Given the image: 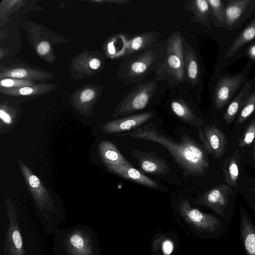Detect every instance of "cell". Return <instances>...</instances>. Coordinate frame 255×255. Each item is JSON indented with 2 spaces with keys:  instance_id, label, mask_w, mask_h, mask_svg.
Segmentation results:
<instances>
[{
  "instance_id": "1",
  "label": "cell",
  "mask_w": 255,
  "mask_h": 255,
  "mask_svg": "<svg viewBox=\"0 0 255 255\" xmlns=\"http://www.w3.org/2000/svg\"><path fill=\"white\" fill-rule=\"evenodd\" d=\"M118 135L124 137L145 139L159 144L170 153L186 176H202L209 168L207 152L187 133L182 134L180 141H176L160 133L154 124L150 123L134 130Z\"/></svg>"
},
{
  "instance_id": "2",
  "label": "cell",
  "mask_w": 255,
  "mask_h": 255,
  "mask_svg": "<svg viewBox=\"0 0 255 255\" xmlns=\"http://www.w3.org/2000/svg\"><path fill=\"white\" fill-rule=\"evenodd\" d=\"M54 233V255H99L96 234L89 226L58 228Z\"/></svg>"
},
{
  "instance_id": "3",
  "label": "cell",
  "mask_w": 255,
  "mask_h": 255,
  "mask_svg": "<svg viewBox=\"0 0 255 255\" xmlns=\"http://www.w3.org/2000/svg\"><path fill=\"white\" fill-rule=\"evenodd\" d=\"M156 43L139 51L138 55L130 56L124 61L121 68L122 79L126 84L139 83L154 69L163 62L165 52L163 47Z\"/></svg>"
},
{
  "instance_id": "4",
  "label": "cell",
  "mask_w": 255,
  "mask_h": 255,
  "mask_svg": "<svg viewBox=\"0 0 255 255\" xmlns=\"http://www.w3.org/2000/svg\"><path fill=\"white\" fill-rule=\"evenodd\" d=\"M156 78L167 80L170 84H177L186 80L184 47L181 36L175 33L168 37L165 57L155 70Z\"/></svg>"
},
{
  "instance_id": "5",
  "label": "cell",
  "mask_w": 255,
  "mask_h": 255,
  "mask_svg": "<svg viewBox=\"0 0 255 255\" xmlns=\"http://www.w3.org/2000/svg\"><path fill=\"white\" fill-rule=\"evenodd\" d=\"M18 160L21 173L36 206L40 212L39 219L45 232L47 234L54 233L59 228L51 215L52 212L56 211L51 195L39 178L33 174L21 159H18Z\"/></svg>"
},
{
  "instance_id": "6",
  "label": "cell",
  "mask_w": 255,
  "mask_h": 255,
  "mask_svg": "<svg viewBox=\"0 0 255 255\" xmlns=\"http://www.w3.org/2000/svg\"><path fill=\"white\" fill-rule=\"evenodd\" d=\"M156 89V83L154 81L138 83L121 101L115 109L114 118L129 116L144 109Z\"/></svg>"
},
{
  "instance_id": "7",
  "label": "cell",
  "mask_w": 255,
  "mask_h": 255,
  "mask_svg": "<svg viewBox=\"0 0 255 255\" xmlns=\"http://www.w3.org/2000/svg\"><path fill=\"white\" fill-rule=\"evenodd\" d=\"M178 207L180 214L186 221L201 231L214 233L223 225L222 221L216 216L192 207L187 199L181 200Z\"/></svg>"
},
{
  "instance_id": "8",
  "label": "cell",
  "mask_w": 255,
  "mask_h": 255,
  "mask_svg": "<svg viewBox=\"0 0 255 255\" xmlns=\"http://www.w3.org/2000/svg\"><path fill=\"white\" fill-rule=\"evenodd\" d=\"M5 203L8 225L4 238V255H26L17 220V213L13 203L7 196Z\"/></svg>"
},
{
  "instance_id": "9",
  "label": "cell",
  "mask_w": 255,
  "mask_h": 255,
  "mask_svg": "<svg viewBox=\"0 0 255 255\" xmlns=\"http://www.w3.org/2000/svg\"><path fill=\"white\" fill-rule=\"evenodd\" d=\"M232 192L231 187L221 184L206 191L198 197L195 203L208 207L223 217Z\"/></svg>"
},
{
  "instance_id": "10",
  "label": "cell",
  "mask_w": 255,
  "mask_h": 255,
  "mask_svg": "<svg viewBox=\"0 0 255 255\" xmlns=\"http://www.w3.org/2000/svg\"><path fill=\"white\" fill-rule=\"evenodd\" d=\"M199 139L205 151L214 158H221L225 153L227 139L225 134L215 125H205L198 131Z\"/></svg>"
},
{
  "instance_id": "11",
  "label": "cell",
  "mask_w": 255,
  "mask_h": 255,
  "mask_svg": "<svg viewBox=\"0 0 255 255\" xmlns=\"http://www.w3.org/2000/svg\"><path fill=\"white\" fill-rule=\"evenodd\" d=\"M153 116L152 112H143L111 121L103 125L102 130L108 134H120L134 130L142 127Z\"/></svg>"
},
{
  "instance_id": "12",
  "label": "cell",
  "mask_w": 255,
  "mask_h": 255,
  "mask_svg": "<svg viewBox=\"0 0 255 255\" xmlns=\"http://www.w3.org/2000/svg\"><path fill=\"white\" fill-rule=\"evenodd\" d=\"M244 80V74L221 77L214 92V104L218 110H221L227 105L240 88Z\"/></svg>"
},
{
  "instance_id": "13",
  "label": "cell",
  "mask_w": 255,
  "mask_h": 255,
  "mask_svg": "<svg viewBox=\"0 0 255 255\" xmlns=\"http://www.w3.org/2000/svg\"><path fill=\"white\" fill-rule=\"evenodd\" d=\"M132 156L137 160L140 171L152 175H165L171 172L165 160L155 152L133 149Z\"/></svg>"
},
{
  "instance_id": "14",
  "label": "cell",
  "mask_w": 255,
  "mask_h": 255,
  "mask_svg": "<svg viewBox=\"0 0 255 255\" xmlns=\"http://www.w3.org/2000/svg\"><path fill=\"white\" fill-rule=\"evenodd\" d=\"M108 169L115 174L137 184L153 189L159 186L154 180L143 174L132 165H105Z\"/></svg>"
},
{
  "instance_id": "15",
  "label": "cell",
  "mask_w": 255,
  "mask_h": 255,
  "mask_svg": "<svg viewBox=\"0 0 255 255\" xmlns=\"http://www.w3.org/2000/svg\"><path fill=\"white\" fill-rule=\"evenodd\" d=\"M159 37L156 31L143 33L129 40L124 39V46L118 56L126 57L142 51L156 43Z\"/></svg>"
},
{
  "instance_id": "16",
  "label": "cell",
  "mask_w": 255,
  "mask_h": 255,
  "mask_svg": "<svg viewBox=\"0 0 255 255\" xmlns=\"http://www.w3.org/2000/svg\"><path fill=\"white\" fill-rule=\"evenodd\" d=\"M240 235L247 255H255V226L245 210L241 211Z\"/></svg>"
},
{
  "instance_id": "17",
  "label": "cell",
  "mask_w": 255,
  "mask_h": 255,
  "mask_svg": "<svg viewBox=\"0 0 255 255\" xmlns=\"http://www.w3.org/2000/svg\"><path fill=\"white\" fill-rule=\"evenodd\" d=\"M240 168V153L238 149H235L229 157L226 158L222 168L225 181L230 187L238 186Z\"/></svg>"
},
{
  "instance_id": "18",
  "label": "cell",
  "mask_w": 255,
  "mask_h": 255,
  "mask_svg": "<svg viewBox=\"0 0 255 255\" xmlns=\"http://www.w3.org/2000/svg\"><path fill=\"white\" fill-rule=\"evenodd\" d=\"M98 149L100 157L105 165L130 164L115 144L110 141H102L99 144Z\"/></svg>"
},
{
  "instance_id": "19",
  "label": "cell",
  "mask_w": 255,
  "mask_h": 255,
  "mask_svg": "<svg viewBox=\"0 0 255 255\" xmlns=\"http://www.w3.org/2000/svg\"><path fill=\"white\" fill-rule=\"evenodd\" d=\"M184 58L186 80L192 87H194L199 83L200 72L195 51L187 44L184 47Z\"/></svg>"
},
{
  "instance_id": "20",
  "label": "cell",
  "mask_w": 255,
  "mask_h": 255,
  "mask_svg": "<svg viewBox=\"0 0 255 255\" xmlns=\"http://www.w3.org/2000/svg\"><path fill=\"white\" fill-rule=\"evenodd\" d=\"M172 112L182 121L196 127L203 126L204 122L189 105L182 99L173 100L170 104Z\"/></svg>"
},
{
  "instance_id": "21",
  "label": "cell",
  "mask_w": 255,
  "mask_h": 255,
  "mask_svg": "<svg viewBox=\"0 0 255 255\" xmlns=\"http://www.w3.org/2000/svg\"><path fill=\"white\" fill-rule=\"evenodd\" d=\"M252 1L251 0L228 1L225 6V24L228 27H232L238 23Z\"/></svg>"
},
{
  "instance_id": "22",
  "label": "cell",
  "mask_w": 255,
  "mask_h": 255,
  "mask_svg": "<svg viewBox=\"0 0 255 255\" xmlns=\"http://www.w3.org/2000/svg\"><path fill=\"white\" fill-rule=\"evenodd\" d=\"M185 8L193 14L195 22H199L208 27L210 26V15L211 11L207 0H188L185 4Z\"/></svg>"
},
{
  "instance_id": "23",
  "label": "cell",
  "mask_w": 255,
  "mask_h": 255,
  "mask_svg": "<svg viewBox=\"0 0 255 255\" xmlns=\"http://www.w3.org/2000/svg\"><path fill=\"white\" fill-rule=\"evenodd\" d=\"M0 79L14 78L31 81L41 80L48 77L42 71L24 68H7L1 71Z\"/></svg>"
},
{
  "instance_id": "24",
  "label": "cell",
  "mask_w": 255,
  "mask_h": 255,
  "mask_svg": "<svg viewBox=\"0 0 255 255\" xmlns=\"http://www.w3.org/2000/svg\"><path fill=\"white\" fill-rule=\"evenodd\" d=\"M251 84L250 83H246L229 104L223 117L226 123H232L239 113L246 100L251 94Z\"/></svg>"
},
{
  "instance_id": "25",
  "label": "cell",
  "mask_w": 255,
  "mask_h": 255,
  "mask_svg": "<svg viewBox=\"0 0 255 255\" xmlns=\"http://www.w3.org/2000/svg\"><path fill=\"white\" fill-rule=\"evenodd\" d=\"M255 38V17L232 43L225 55V58L231 57L242 46Z\"/></svg>"
},
{
  "instance_id": "26",
  "label": "cell",
  "mask_w": 255,
  "mask_h": 255,
  "mask_svg": "<svg viewBox=\"0 0 255 255\" xmlns=\"http://www.w3.org/2000/svg\"><path fill=\"white\" fill-rule=\"evenodd\" d=\"M52 85H34L15 88H1V93L10 96H29L44 93L52 89Z\"/></svg>"
},
{
  "instance_id": "27",
  "label": "cell",
  "mask_w": 255,
  "mask_h": 255,
  "mask_svg": "<svg viewBox=\"0 0 255 255\" xmlns=\"http://www.w3.org/2000/svg\"><path fill=\"white\" fill-rule=\"evenodd\" d=\"M255 111V91L250 94L239 113L237 123H244Z\"/></svg>"
},
{
  "instance_id": "28",
  "label": "cell",
  "mask_w": 255,
  "mask_h": 255,
  "mask_svg": "<svg viewBox=\"0 0 255 255\" xmlns=\"http://www.w3.org/2000/svg\"><path fill=\"white\" fill-rule=\"evenodd\" d=\"M209 4L211 14L214 15L221 24L225 23V7L221 0H207Z\"/></svg>"
},
{
  "instance_id": "29",
  "label": "cell",
  "mask_w": 255,
  "mask_h": 255,
  "mask_svg": "<svg viewBox=\"0 0 255 255\" xmlns=\"http://www.w3.org/2000/svg\"><path fill=\"white\" fill-rule=\"evenodd\" d=\"M255 138V119L249 125L239 141L238 147L243 148L250 145Z\"/></svg>"
},
{
  "instance_id": "30",
  "label": "cell",
  "mask_w": 255,
  "mask_h": 255,
  "mask_svg": "<svg viewBox=\"0 0 255 255\" xmlns=\"http://www.w3.org/2000/svg\"><path fill=\"white\" fill-rule=\"evenodd\" d=\"M1 88H15L34 85V83L30 80L14 78H4L0 80Z\"/></svg>"
},
{
  "instance_id": "31",
  "label": "cell",
  "mask_w": 255,
  "mask_h": 255,
  "mask_svg": "<svg viewBox=\"0 0 255 255\" xmlns=\"http://www.w3.org/2000/svg\"><path fill=\"white\" fill-rule=\"evenodd\" d=\"M95 96V93L91 89L84 90L80 94V99L83 102H87L91 101Z\"/></svg>"
},
{
  "instance_id": "32",
  "label": "cell",
  "mask_w": 255,
  "mask_h": 255,
  "mask_svg": "<svg viewBox=\"0 0 255 255\" xmlns=\"http://www.w3.org/2000/svg\"><path fill=\"white\" fill-rule=\"evenodd\" d=\"M173 249L174 246L171 241L167 239L163 241L162 245V251L164 255H170Z\"/></svg>"
},
{
  "instance_id": "33",
  "label": "cell",
  "mask_w": 255,
  "mask_h": 255,
  "mask_svg": "<svg viewBox=\"0 0 255 255\" xmlns=\"http://www.w3.org/2000/svg\"><path fill=\"white\" fill-rule=\"evenodd\" d=\"M50 48V44L47 41H42L38 45L37 50L40 55H44L48 52Z\"/></svg>"
},
{
  "instance_id": "34",
  "label": "cell",
  "mask_w": 255,
  "mask_h": 255,
  "mask_svg": "<svg viewBox=\"0 0 255 255\" xmlns=\"http://www.w3.org/2000/svg\"><path fill=\"white\" fill-rule=\"evenodd\" d=\"M0 118L1 122L4 125H9L11 124L12 120L11 116L2 109H0Z\"/></svg>"
},
{
  "instance_id": "35",
  "label": "cell",
  "mask_w": 255,
  "mask_h": 255,
  "mask_svg": "<svg viewBox=\"0 0 255 255\" xmlns=\"http://www.w3.org/2000/svg\"><path fill=\"white\" fill-rule=\"evenodd\" d=\"M247 52L250 58L255 60V42L249 46Z\"/></svg>"
},
{
  "instance_id": "36",
  "label": "cell",
  "mask_w": 255,
  "mask_h": 255,
  "mask_svg": "<svg viewBox=\"0 0 255 255\" xmlns=\"http://www.w3.org/2000/svg\"><path fill=\"white\" fill-rule=\"evenodd\" d=\"M100 65L101 61L97 58L92 59L89 63V66L90 68L93 69H98L100 66Z\"/></svg>"
},
{
  "instance_id": "37",
  "label": "cell",
  "mask_w": 255,
  "mask_h": 255,
  "mask_svg": "<svg viewBox=\"0 0 255 255\" xmlns=\"http://www.w3.org/2000/svg\"><path fill=\"white\" fill-rule=\"evenodd\" d=\"M254 159L255 161V146L254 149Z\"/></svg>"
},
{
  "instance_id": "38",
  "label": "cell",
  "mask_w": 255,
  "mask_h": 255,
  "mask_svg": "<svg viewBox=\"0 0 255 255\" xmlns=\"http://www.w3.org/2000/svg\"><path fill=\"white\" fill-rule=\"evenodd\" d=\"M252 189L255 192V187L253 188Z\"/></svg>"
}]
</instances>
